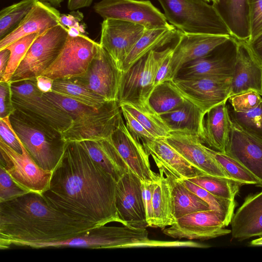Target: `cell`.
<instances>
[{"instance_id": "obj_20", "label": "cell", "mask_w": 262, "mask_h": 262, "mask_svg": "<svg viewBox=\"0 0 262 262\" xmlns=\"http://www.w3.org/2000/svg\"><path fill=\"white\" fill-rule=\"evenodd\" d=\"M111 138L129 170L142 181H156L159 179L160 174L151 168L149 155L139 140L129 133L122 117Z\"/></svg>"}, {"instance_id": "obj_24", "label": "cell", "mask_w": 262, "mask_h": 262, "mask_svg": "<svg viewBox=\"0 0 262 262\" xmlns=\"http://www.w3.org/2000/svg\"><path fill=\"white\" fill-rule=\"evenodd\" d=\"M60 15L49 3L37 1L18 26L0 40V50L22 37L34 33L40 35L59 25Z\"/></svg>"}, {"instance_id": "obj_53", "label": "cell", "mask_w": 262, "mask_h": 262, "mask_svg": "<svg viewBox=\"0 0 262 262\" xmlns=\"http://www.w3.org/2000/svg\"><path fill=\"white\" fill-rule=\"evenodd\" d=\"M246 41L252 55L262 66V33L254 39Z\"/></svg>"}, {"instance_id": "obj_28", "label": "cell", "mask_w": 262, "mask_h": 262, "mask_svg": "<svg viewBox=\"0 0 262 262\" xmlns=\"http://www.w3.org/2000/svg\"><path fill=\"white\" fill-rule=\"evenodd\" d=\"M205 115L202 142L213 150L225 153L231 120L226 102L212 107Z\"/></svg>"}, {"instance_id": "obj_14", "label": "cell", "mask_w": 262, "mask_h": 262, "mask_svg": "<svg viewBox=\"0 0 262 262\" xmlns=\"http://www.w3.org/2000/svg\"><path fill=\"white\" fill-rule=\"evenodd\" d=\"M122 71L99 45L86 72L74 78L106 101H118Z\"/></svg>"}, {"instance_id": "obj_18", "label": "cell", "mask_w": 262, "mask_h": 262, "mask_svg": "<svg viewBox=\"0 0 262 262\" xmlns=\"http://www.w3.org/2000/svg\"><path fill=\"white\" fill-rule=\"evenodd\" d=\"M237 40L231 36L208 56L191 61L182 67L176 77L228 78L232 76L237 54Z\"/></svg>"}, {"instance_id": "obj_4", "label": "cell", "mask_w": 262, "mask_h": 262, "mask_svg": "<svg viewBox=\"0 0 262 262\" xmlns=\"http://www.w3.org/2000/svg\"><path fill=\"white\" fill-rule=\"evenodd\" d=\"M10 120L33 160L43 169L52 172L63 155L67 143L61 133L16 110L10 116Z\"/></svg>"}, {"instance_id": "obj_52", "label": "cell", "mask_w": 262, "mask_h": 262, "mask_svg": "<svg viewBox=\"0 0 262 262\" xmlns=\"http://www.w3.org/2000/svg\"><path fill=\"white\" fill-rule=\"evenodd\" d=\"M83 14L80 11L72 12L70 14H62L59 18V24L66 29L70 27L78 28L80 32L84 34L85 28L80 21L83 19Z\"/></svg>"}, {"instance_id": "obj_51", "label": "cell", "mask_w": 262, "mask_h": 262, "mask_svg": "<svg viewBox=\"0 0 262 262\" xmlns=\"http://www.w3.org/2000/svg\"><path fill=\"white\" fill-rule=\"evenodd\" d=\"M172 52L173 48H171L159 68L155 78V87L164 81L172 80L170 64Z\"/></svg>"}, {"instance_id": "obj_38", "label": "cell", "mask_w": 262, "mask_h": 262, "mask_svg": "<svg viewBox=\"0 0 262 262\" xmlns=\"http://www.w3.org/2000/svg\"><path fill=\"white\" fill-rule=\"evenodd\" d=\"M37 1V0H21L1 10V39L18 26Z\"/></svg>"}, {"instance_id": "obj_6", "label": "cell", "mask_w": 262, "mask_h": 262, "mask_svg": "<svg viewBox=\"0 0 262 262\" xmlns=\"http://www.w3.org/2000/svg\"><path fill=\"white\" fill-rule=\"evenodd\" d=\"M171 49L151 51L122 72L118 96L119 105L129 103L144 113L155 114L148 99L155 88L156 73Z\"/></svg>"}, {"instance_id": "obj_19", "label": "cell", "mask_w": 262, "mask_h": 262, "mask_svg": "<svg viewBox=\"0 0 262 262\" xmlns=\"http://www.w3.org/2000/svg\"><path fill=\"white\" fill-rule=\"evenodd\" d=\"M231 36L187 33L179 30L178 41L173 48L171 60L172 80L183 66L205 57L226 42Z\"/></svg>"}, {"instance_id": "obj_30", "label": "cell", "mask_w": 262, "mask_h": 262, "mask_svg": "<svg viewBox=\"0 0 262 262\" xmlns=\"http://www.w3.org/2000/svg\"><path fill=\"white\" fill-rule=\"evenodd\" d=\"M154 161L169 183L176 220L190 213L211 209L205 201L187 188L167 167L160 162Z\"/></svg>"}, {"instance_id": "obj_56", "label": "cell", "mask_w": 262, "mask_h": 262, "mask_svg": "<svg viewBox=\"0 0 262 262\" xmlns=\"http://www.w3.org/2000/svg\"><path fill=\"white\" fill-rule=\"evenodd\" d=\"M10 55V51L7 49L0 50V79L6 71Z\"/></svg>"}, {"instance_id": "obj_46", "label": "cell", "mask_w": 262, "mask_h": 262, "mask_svg": "<svg viewBox=\"0 0 262 262\" xmlns=\"http://www.w3.org/2000/svg\"><path fill=\"white\" fill-rule=\"evenodd\" d=\"M248 24L251 40L262 33V0H248Z\"/></svg>"}, {"instance_id": "obj_23", "label": "cell", "mask_w": 262, "mask_h": 262, "mask_svg": "<svg viewBox=\"0 0 262 262\" xmlns=\"http://www.w3.org/2000/svg\"><path fill=\"white\" fill-rule=\"evenodd\" d=\"M237 42L230 97L250 91L262 96V66L252 55L246 41L237 40Z\"/></svg>"}, {"instance_id": "obj_21", "label": "cell", "mask_w": 262, "mask_h": 262, "mask_svg": "<svg viewBox=\"0 0 262 262\" xmlns=\"http://www.w3.org/2000/svg\"><path fill=\"white\" fill-rule=\"evenodd\" d=\"M165 140L187 161L204 173L232 180L198 136L185 132H170Z\"/></svg>"}, {"instance_id": "obj_58", "label": "cell", "mask_w": 262, "mask_h": 262, "mask_svg": "<svg viewBox=\"0 0 262 262\" xmlns=\"http://www.w3.org/2000/svg\"><path fill=\"white\" fill-rule=\"evenodd\" d=\"M39 1L47 2L51 4L52 6L56 7H59L61 6V3L64 0H37Z\"/></svg>"}, {"instance_id": "obj_31", "label": "cell", "mask_w": 262, "mask_h": 262, "mask_svg": "<svg viewBox=\"0 0 262 262\" xmlns=\"http://www.w3.org/2000/svg\"><path fill=\"white\" fill-rule=\"evenodd\" d=\"M159 170L160 177L155 181L152 192V222L151 227L163 230L176 221L171 187L163 172Z\"/></svg>"}, {"instance_id": "obj_34", "label": "cell", "mask_w": 262, "mask_h": 262, "mask_svg": "<svg viewBox=\"0 0 262 262\" xmlns=\"http://www.w3.org/2000/svg\"><path fill=\"white\" fill-rule=\"evenodd\" d=\"M186 100L172 81L169 80L155 87L149 97L148 104L153 112L160 115L178 108Z\"/></svg>"}, {"instance_id": "obj_27", "label": "cell", "mask_w": 262, "mask_h": 262, "mask_svg": "<svg viewBox=\"0 0 262 262\" xmlns=\"http://www.w3.org/2000/svg\"><path fill=\"white\" fill-rule=\"evenodd\" d=\"M79 142L96 164L110 174L116 182L129 170L128 166L113 143L111 137Z\"/></svg>"}, {"instance_id": "obj_37", "label": "cell", "mask_w": 262, "mask_h": 262, "mask_svg": "<svg viewBox=\"0 0 262 262\" xmlns=\"http://www.w3.org/2000/svg\"><path fill=\"white\" fill-rule=\"evenodd\" d=\"M207 149L233 180L242 185H255L262 187L261 181L237 160L225 152L208 147Z\"/></svg>"}, {"instance_id": "obj_35", "label": "cell", "mask_w": 262, "mask_h": 262, "mask_svg": "<svg viewBox=\"0 0 262 262\" xmlns=\"http://www.w3.org/2000/svg\"><path fill=\"white\" fill-rule=\"evenodd\" d=\"M52 92L96 109L99 108L107 101L74 79L61 78L54 80Z\"/></svg>"}, {"instance_id": "obj_29", "label": "cell", "mask_w": 262, "mask_h": 262, "mask_svg": "<svg viewBox=\"0 0 262 262\" xmlns=\"http://www.w3.org/2000/svg\"><path fill=\"white\" fill-rule=\"evenodd\" d=\"M159 116L170 132H185L195 135L202 142L205 114L190 101L186 100L178 108Z\"/></svg>"}, {"instance_id": "obj_8", "label": "cell", "mask_w": 262, "mask_h": 262, "mask_svg": "<svg viewBox=\"0 0 262 262\" xmlns=\"http://www.w3.org/2000/svg\"><path fill=\"white\" fill-rule=\"evenodd\" d=\"M68 36V29L60 24L39 35L30 47L9 81L12 84L36 79L55 60Z\"/></svg>"}, {"instance_id": "obj_1", "label": "cell", "mask_w": 262, "mask_h": 262, "mask_svg": "<svg viewBox=\"0 0 262 262\" xmlns=\"http://www.w3.org/2000/svg\"><path fill=\"white\" fill-rule=\"evenodd\" d=\"M116 180L79 142L66 143L63 155L41 194L53 208L98 226L119 222Z\"/></svg>"}, {"instance_id": "obj_17", "label": "cell", "mask_w": 262, "mask_h": 262, "mask_svg": "<svg viewBox=\"0 0 262 262\" xmlns=\"http://www.w3.org/2000/svg\"><path fill=\"white\" fill-rule=\"evenodd\" d=\"M145 30L143 26L129 21L103 19L99 44L121 70L123 62Z\"/></svg>"}, {"instance_id": "obj_60", "label": "cell", "mask_w": 262, "mask_h": 262, "mask_svg": "<svg viewBox=\"0 0 262 262\" xmlns=\"http://www.w3.org/2000/svg\"><path fill=\"white\" fill-rule=\"evenodd\" d=\"M206 2L208 3H212V4L214 5H216L218 4L220 1V0H205Z\"/></svg>"}, {"instance_id": "obj_3", "label": "cell", "mask_w": 262, "mask_h": 262, "mask_svg": "<svg viewBox=\"0 0 262 262\" xmlns=\"http://www.w3.org/2000/svg\"><path fill=\"white\" fill-rule=\"evenodd\" d=\"M146 228L127 226L94 227L71 238L55 243L31 244L26 247L32 248L81 247L91 249L143 247H176L177 241L150 239Z\"/></svg>"}, {"instance_id": "obj_10", "label": "cell", "mask_w": 262, "mask_h": 262, "mask_svg": "<svg viewBox=\"0 0 262 262\" xmlns=\"http://www.w3.org/2000/svg\"><path fill=\"white\" fill-rule=\"evenodd\" d=\"M122 114L118 101H107L99 108L74 119L61 133L62 138L69 142L110 138Z\"/></svg>"}, {"instance_id": "obj_33", "label": "cell", "mask_w": 262, "mask_h": 262, "mask_svg": "<svg viewBox=\"0 0 262 262\" xmlns=\"http://www.w3.org/2000/svg\"><path fill=\"white\" fill-rule=\"evenodd\" d=\"M248 0H220L214 6L227 24L231 36L238 40L249 38Z\"/></svg>"}, {"instance_id": "obj_49", "label": "cell", "mask_w": 262, "mask_h": 262, "mask_svg": "<svg viewBox=\"0 0 262 262\" xmlns=\"http://www.w3.org/2000/svg\"><path fill=\"white\" fill-rule=\"evenodd\" d=\"M11 85L10 81H0V118L10 116L15 111Z\"/></svg>"}, {"instance_id": "obj_57", "label": "cell", "mask_w": 262, "mask_h": 262, "mask_svg": "<svg viewBox=\"0 0 262 262\" xmlns=\"http://www.w3.org/2000/svg\"><path fill=\"white\" fill-rule=\"evenodd\" d=\"M68 35L71 36H76L82 33L80 30L76 27H70L68 29Z\"/></svg>"}, {"instance_id": "obj_44", "label": "cell", "mask_w": 262, "mask_h": 262, "mask_svg": "<svg viewBox=\"0 0 262 262\" xmlns=\"http://www.w3.org/2000/svg\"><path fill=\"white\" fill-rule=\"evenodd\" d=\"M261 96L257 92L250 91L233 95L228 100L234 111L246 113L255 108L262 102Z\"/></svg>"}, {"instance_id": "obj_9", "label": "cell", "mask_w": 262, "mask_h": 262, "mask_svg": "<svg viewBox=\"0 0 262 262\" xmlns=\"http://www.w3.org/2000/svg\"><path fill=\"white\" fill-rule=\"evenodd\" d=\"M99 45L85 34L68 35L58 56L41 75L54 80L82 76L87 71Z\"/></svg>"}, {"instance_id": "obj_36", "label": "cell", "mask_w": 262, "mask_h": 262, "mask_svg": "<svg viewBox=\"0 0 262 262\" xmlns=\"http://www.w3.org/2000/svg\"><path fill=\"white\" fill-rule=\"evenodd\" d=\"M187 179L218 197L231 201L235 200L242 185L231 179L207 174Z\"/></svg>"}, {"instance_id": "obj_32", "label": "cell", "mask_w": 262, "mask_h": 262, "mask_svg": "<svg viewBox=\"0 0 262 262\" xmlns=\"http://www.w3.org/2000/svg\"><path fill=\"white\" fill-rule=\"evenodd\" d=\"M179 30L173 26L169 28L145 29L141 37L125 60L121 71L128 70L137 61L149 52L162 48L178 37Z\"/></svg>"}, {"instance_id": "obj_12", "label": "cell", "mask_w": 262, "mask_h": 262, "mask_svg": "<svg viewBox=\"0 0 262 262\" xmlns=\"http://www.w3.org/2000/svg\"><path fill=\"white\" fill-rule=\"evenodd\" d=\"M20 144L21 154L14 150L0 138V166L15 182L28 191L41 193L48 187L52 172L40 167L21 141Z\"/></svg>"}, {"instance_id": "obj_2", "label": "cell", "mask_w": 262, "mask_h": 262, "mask_svg": "<svg viewBox=\"0 0 262 262\" xmlns=\"http://www.w3.org/2000/svg\"><path fill=\"white\" fill-rule=\"evenodd\" d=\"M97 226L53 208L41 193L33 191L0 202L1 249L58 242Z\"/></svg>"}, {"instance_id": "obj_45", "label": "cell", "mask_w": 262, "mask_h": 262, "mask_svg": "<svg viewBox=\"0 0 262 262\" xmlns=\"http://www.w3.org/2000/svg\"><path fill=\"white\" fill-rule=\"evenodd\" d=\"M28 192L29 191L19 185L0 166V202L14 199Z\"/></svg>"}, {"instance_id": "obj_26", "label": "cell", "mask_w": 262, "mask_h": 262, "mask_svg": "<svg viewBox=\"0 0 262 262\" xmlns=\"http://www.w3.org/2000/svg\"><path fill=\"white\" fill-rule=\"evenodd\" d=\"M142 144L154 160L164 165L180 179H189L205 174L187 161L166 142L165 138H155Z\"/></svg>"}, {"instance_id": "obj_50", "label": "cell", "mask_w": 262, "mask_h": 262, "mask_svg": "<svg viewBox=\"0 0 262 262\" xmlns=\"http://www.w3.org/2000/svg\"><path fill=\"white\" fill-rule=\"evenodd\" d=\"M154 185L155 181H142L143 199L145 205L148 227H151L152 222V198Z\"/></svg>"}, {"instance_id": "obj_59", "label": "cell", "mask_w": 262, "mask_h": 262, "mask_svg": "<svg viewBox=\"0 0 262 262\" xmlns=\"http://www.w3.org/2000/svg\"><path fill=\"white\" fill-rule=\"evenodd\" d=\"M250 245L251 246H262V236L252 240L250 242Z\"/></svg>"}, {"instance_id": "obj_11", "label": "cell", "mask_w": 262, "mask_h": 262, "mask_svg": "<svg viewBox=\"0 0 262 262\" xmlns=\"http://www.w3.org/2000/svg\"><path fill=\"white\" fill-rule=\"evenodd\" d=\"M93 8L103 19L129 21L147 29L173 27L148 0H101L95 3Z\"/></svg>"}, {"instance_id": "obj_25", "label": "cell", "mask_w": 262, "mask_h": 262, "mask_svg": "<svg viewBox=\"0 0 262 262\" xmlns=\"http://www.w3.org/2000/svg\"><path fill=\"white\" fill-rule=\"evenodd\" d=\"M231 225L232 237L238 241L262 236V190L245 199Z\"/></svg>"}, {"instance_id": "obj_55", "label": "cell", "mask_w": 262, "mask_h": 262, "mask_svg": "<svg viewBox=\"0 0 262 262\" xmlns=\"http://www.w3.org/2000/svg\"><path fill=\"white\" fill-rule=\"evenodd\" d=\"M94 0H68V8L70 11H74L80 8L90 6Z\"/></svg>"}, {"instance_id": "obj_15", "label": "cell", "mask_w": 262, "mask_h": 262, "mask_svg": "<svg viewBox=\"0 0 262 262\" xmlns=\"http://www.w3.org/2000/svg\"><path fill=\"white\" fill-rule=\"evenodd\" d=\"M231 77L174 78L172 81L184 97L206 114L212 107L230 97Z\"/></svg>"}, {"instance_id": "obj_22", "label": "cell", "mask_w": 262, "mask_h": 262, "mask_svg": "<svg viewBox=\"0 0 262 262\" xmlns=\"http://www.w3.org/2000/svg\"><path fill=\"white\" fill-rule=\"evenodd\" d=\"M225 153L239 162L262 183V137L245 131L231 119Z\"/></svg>"}, {"instance_id": "obj_16", "label": "cell", "mask_w": 262, "mask_h": 262, "mask_svg": "<svg viewBox=\"0 0 262 262\" xmlns=\"http://www.w3.org/2000/svg\"><path fill=\"white\" fill-rule=\"evenodd\" d=\"M116 207L120 223L135 228L148 227L142 181L130 170L117 181Z\"/></svg>"}, {"instance_id": "obj_41", "label": "cell", "mask_w": 262, "mask_h": 262, "mask_svg": "<svg viewBox=\"0 0 262 262\" xmlns=\"http://www.w3.org/2000/svg\"><path fill=\"white\" fill-rule=\"evenodd\" d=\"M39 35L32 34L15 41L6 48L10 51L8 64L0 81H9L26 55L30 47Z\"/></svg>"}, {"instance_id": "obj_47", "label": "cell", "mask_w": 262, "mask_h": 262, "mask_svg": "<svg viewBox=\"0 0 262 262\" xmlns=\"http://www.w3.org/2000/svg\"><path fill=\"white\" fill-rule=\"evenodd\" d=\"M0 138L17 152L21 154L20 141L14 131L10 116L0 118Z\"/></svg>"}, {"instance_id": "obj_39", "label": "cell", "mask_w": 262, "mask_h": 262, "mask_svg": "<svg viewBox=\"0 0 262 262\" xmlns=\"http://www.w3.org/2000/svg\"><path fill=\"white\" fill-rule=\"evenodd\" d=\"M180 179L187 188L205 201L211 209L222 214L226 219L228 225L231 224L236 205L235 200L231 201L218 197L187 179Z\"/></svg>"}, {"instance_id": "obj_43", "label": "cell", "mask_w": 262, "mask_h": 262, "mask_svg": "<svg viewBox=\"0 0 262 262\" xmlns=\"http://www.w3.org/2000/svg\"><path fill=\"white\" fill-rule=\"evenodd\" d=\"M43 96L49 101L68 113L73 120L97 110L71 98L53 92L43 93Z\"/></svg>"}, {"instance_id": "obj_7", "label": "cell", "mask_w": 262, "mask_h": 262, "mask_svg": "<svg viewBox=\"0 0 262 262\" xmlns=\"http://www.w3.org/2000/svg\"><path fill=\"white\" fill-rule=\"evenodd\" d=\"M11 89L16 110L61 133L72 123L73 119L68 113L44 97L36 79L12 83Z\"/></svg>"}, {"instance_id": "obj_5", "label": "cell", "mask_w": 262, "mask_h": 262, "mask_svg": "<svg viewBox=\"0 0 262 262\" xmlns=\"http://www.w3.org/2000/svg\"><path fill=\"white\" fill-rule=\"evenodd\" d=\"M170 25L187 33L231 36L214 5L205 0H158Z\"/></svg>"}, {"instance_id": "obj_13", "label": "cell", "mask_w": 262, "mask_h": 262, "mask_svg": "<svg viewBox=\"0 0 262 262\" xmlns=\"http://www.w3.org/2000/svg\"><path fill=\"white\" fill-rule=\"evenodd\" d=\"M228 225L219 212L207 210L186 214L176 220L163 232L170 237L188 239L206 240L231 233L225 228Z\"/></svg>"}, {"instance_id": "obj_48", "label": "cell", "mask_w": 262, "mask_h": 262, "mask_svg": "<svg viewBox=\"0 0 262 262\" xmlns=\"http://www.w3.org/2000/svg\"><path fill=\"white\" fill-rule=\"evenodd\" d=\"M126 121V126L129 133L135 138L142 140V143L155 138L145 127L128 112L121 108Z\"/></svg>"}, {"instance_id": "obj_40", "label": "cell", "mask_w": 262, "mask_h": 262, "mask_svg": "<svg viewBox=\"0 0 262 262\" xmlns=\"http://www.w3.org/2000/svg\"><path fill=\"white\" fill-rule=\"evenodd\" d=\"M120 106L128 112L155 138H165L169 135L170 130L159 115L144 113L129 103H122Z\"/></svg>"}, {"instance_id": "obj_42", "label": "cell", "mask_w": 262, "mask_h": 262, "mask_svg": "<svg viewBox=\"0 0 262 262\" xmlns=\"http://www.w3.org/2000/svg\"><path fill=\"white\" fill-rule=\"evenodd\" d=\"M231 120L245 131L262 137V102L255 108L246 112L229 111Z\"/></svg>"}, {"instance_id": "obj_54", "label": "cell", "mask_w": 262, "mask_h": 262, "mask_svg": "<svg viewBox=\"0 0 262 262\" xmlns=\"http://www.w3.org/2000/svg\"><path fill=\"white\" fill-rule=\"evenodd\" d=\"M36 80L37 86L40 91L43 93L52 92L53 79L46 76L40 75Z\"/></svg>"}]
</instances>
